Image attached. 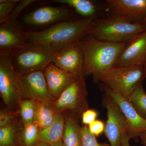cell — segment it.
I'll return each mask as SVG.
<instances>
[{
  "label": "cell",
  "instance_id": "obj_1",
  "mask_svg": "<svg viewBox=\"0 0 146 146\" xmlns=\"http://www.w3.org/2000/svg\"><path fill=\"white\" fill-rule=\"evenodd\" d=\"M96 18H82L69 20L55 24L41 31H24V39L27 44L63 48L80 41L84 37L89 35Z\"/></svg>",
  "mask_w": 146,
  "mask_h": 146
},
{
  "label": "cell",
  "instance_id": "obj_2",
  "mask_svg": "<svg viewBox=\"0 0 146 146\" xmlns=\"http://www.w3.org/2000/svg\"><path fill=\"white\" fill-rule=\"evenodd\" d=\"M84 56V76L98 75L115 66L127 43H112L102 41L90 35L80 41Z\"/></svg>",
  "mask_w": 146,
  "mask_h": 146
},
{
  "label": "cell",
  "instance_id": "obj_3",
  "mask_svg": "<svg viewBox=\"0 0 146 146\" xmlns=\"http://www.w3.org/2000/svg\"><path fill=\"white\" fill-rule=\"evenodd\" d=\"M146 31L145 24L119 15L95 19L89 35L102 41L128 43Z\"/></svg>",
  "mask_w": 146,
  "mask_h": 146
},
{
  "label": "cell",
  "instance_id": "obj_4",
  "mask_svg": "<svg viewBox=\"0 0 146 146\" xmlns=\"http://www.w3.org/2000/svg\"><path fill=\"white\" fill-rule=\"evenodd\" d=\"M93 78L95 82H101L103 86L125 98L146 78L142 65L114 66Z\"/></svg>",
  "mask_w": 146,
  "mask_h": 146
},
{
  "label": "cell",
  "instance_id": "obj_5",
  "mask_svg": "<svg viewBox=\"0 0 146 146\" xmlns=\"http://www.w3.org/2000/svg\"><path fill=\"white\" fill-rule=\"evenodd\" d=\"M62 48L27 44L12 54L13 67L19 75L44 71L48 65L52 63L56 53Z\"/></svg>",
  "mask_w": 146,
  "mask_h": 146
},
{
  "label": "cell",
  "instance_id": "obj_6",
  "mask_svg": "<svg viewBox=\"0 0 146 146\" xmlns=\"http://www.w3.org/2000/svg\"><path fill=\"white\" fill-rule=\"evenodd\" d=\"M0 94L7 109L12 112L19 109L22 93L19 75L12 63V54H0Z\"/></svg>",
  "mask_w": 146,
  "mask_h": 146
},
{
  "label": "cell",
  "instance_id": "obj_7",
  "mask_svg": "<svg viewBox=\"0 0 146 146\" xmlns=\"http://www.w3.org/2000/svg\"><path fill=\"white\" fill-rule=\"evenodd\" d=\"M87 94L85 77L78 78L55 101L53 107L57 114L68 110L79 117L88 109Z\"/></svg>",
  "mask_w": 146,
  "mask_h": 146
},
{
  "label": "cell",
  "instance_id": "obj_8",
  "mask_svg": "<svg viewBox=\"0 0 146 146\" xmlns=\"http://www.w3.org/2000/svg\"><path fill=\"white\" fill-rule=\"evenodd\" d=\"M18 75L22 100H31L37 102L53 104L55 100L48 91L44 71Z\"/></svg>",
  "mask_w": 146,
  "mask_h": 146
},
{
  "label": "cell",
  "instance_id": "obj_9",
  "mask_svg": "<svg viewBox=\"0 0 146 146\" xmlns=\"http://www.w3.org/2000/svg\"><path fill=\"white\" fill-rule=\"evenodd\" d=\"M104 104L107 110V119L104 130L106 136L110 146H121L123 135L127 133L125 118L117 104L106 93Z\"/></svg>",
  "mask_w": 146,
  "mask_h": 146
},
{
  "label": "cell",
  "instance_id": "obj_10",
  "mask_svg": "<svg viewBox=\"0 0 146 146\" xmlns=\"http://www.w3.org/2000/svg\"><path fill=\"white\" fill-rule=\"evenodd\" d=\"M52 63L77 78L84 76V60L80 41L72 43L56 53Z\"/></svg>",
  "mask_w": 146,
  "mask_h": 146
},
{
  "label": "cell",
  "instance_id": "obj_11",
  "mask_svg": "<svg viewBox=\"0 0 146 146\" xmlns=\"http://www.w3.org/2000/svg\"><path fill=\"white\" fill-rule=\"evenodd\" d=\"M105 92L117 104L125 118L129 138H138L141 132L146 131V120L139 115L127 99L102 85Z\"/></svg>",
  "mask_w": 146,
  "mask_h": 146
},
{
  "label": "cell",
  "instance_id": "obj_12",
  "mask_svg": "<svg viewBox=\"0 0 146 146\" xmlns=\"http://www.w3.org/2000/svg\"><path fill=\"white\" fill-rule=\"evenodd\" d=\"M74 20L72 11L64 6H46L35 9L24 18L25 23L31 25L44 26Z\"/></svg>",
  "mask_w": 146,
  "mask_h": 146
},
{
  "label": "cell",
  "instance_id": "obj_13",
  "mask_svg": "<svg viewBox=\"0 0 146 146\" xmlns=\"http://www.w3.org/2000/svg\"><path fill=\"white\" fill-rule=\"evenodd\" d=\"M24 33L16 21L0 24V54H12L25 46Z\"/></svg>",
  "mask_w": 146,
  "mask_h": 146
},
{
  "label": "cell",
  "instance_id": "obj_14",
  "mask_svg": "<svg viewBox=\"0 0 146 146\" xmlns=\"http://www.w3.org/2000/svg\"><path fill=\"white\" fill-rule=\"evenodd\" d=\"M106 7L110 15H119L144 24L146 18V0H106Z\"/></svg>",
  "mask_w": 146,
  "mask_h": 146
},
{
  "label": "cell",
  "instance_id": "obj_15",
  "mask_svg": "<svg viewBox=\"0 0 146 146\" xmlns=\"http://www.w3.org/2000/svg\"><path fill=\"white\" fill-rule=\"evenodd\" d=\"M146 64V31L128 43L115 66L142 65Z\"/></svg>",
  "mask_w": 146,
  "mask_h": 146
},
{
  "label": "cell",
  "instance_id": "obj_16",
  "mask_svg": "<svg viewBox=\"0 0 146 146\" xmlns=\"http://www.w3.org/2000/svg\"><path fill=\"white\" fill-rule=\"evenodd\" d=\"M44 72L48 91L55 100L78 78L63 70L53 63L47 66Z\"/></svg>",
  "mask_w": 146,
  "mask_h": 146
},
{
  "label": "cell",
  "instance_id": "obj_17",
  "mask_svg": "<svg viewBox=\"0 0 146 146\" xmlns=\"http://www.w3.org/2000/svg\"><path fill=\"white\" fill-rule=\"evenodd\" d=\"M65 117L62 113L56 114L54 121L49 127L39 130L38 142L50 146L62 141L65 129Z\"/></svg>",
  "mask_w": 146,
  "mask_h": 146
},
{
  "label": "cell",
  "instance_id": "obj_18",
  "mask_svg": "<svg viewBox=\"0 0 146 146\" xmlns=\"http://www.w3.org/2000/svg\"><path fill=\"white\" fill-rule=\"evenodd\" d=\"M78 117L71 113L65 117V129L62 141L64 146H82L81 128Z\"/></svg>",
  "mask_w": 146,
  "mask_h": 146
},
{
  "label": "cell",
  "instance_id": "obj_19",
  "mask_svg": "<svg viewBox=\"0 0 146 146\" xmlns=\"http://www.w3.org/2000/svg\"><path fill=\"white\" fill-rule=\"evenodd\" d=\"M56 114L52 104L37 102L34 123L40 130L44 129L52 124Z\"/></svg>",
  "mask_w": 146,
  "mask_h": 146
},
{
  "label": "cell",
  "instance_id": "obj_20",
  "mask_svg": "<svg viewBox=\"0 0 146 146\" xmlns=\"http://www.w3.org/2000/svg\"><path fill=\"white\" fill-rule=\"evenodd\" d=\"M52 3L67 5L72 7L83 18H96L97 8L90 0H53Z\"/></svg>",
  "mask_w": 146,
  "mask_h": 146
},
{
  "label": "cell",
  "instance_id": "obj_21",
  "mask_svg": "<svg viewBox=\"0 0 146 146\" xmlns=\"http://www.w3.org/2000/svg\"><path fill=\"white\" fill-rule=\"evenodd\" d=\"M127 99L139 115L146 120V93L144 90L143 82L136 86Z\"/></svg>",
  "mask_w": 146,
  "mask_h": 146
},
{
  "label": "cell",
  "instance_id": "obj_22",
  "mask_svg": "<svg viewBox=\"0 0 146 146\" xmlns=\"http://www.w3.org/2000/svg\"><path fill=\"white\" fill-rule=\"evenodd\" d=\"M20 132L16 121L9 125L0 128V146H17Z\"/></svg>",
  "mask_w": 146,
  "mask_h": 146
},
{
  "label": "cell",
  "instance_id": "obj_23",
  "mask_svg": "<svg viewBox=\"0 0 146 146\" xmlns=\"http://www.w3.org/2000/svg\"><path fill=\"white\" fill-rule=\"evenodd\" d=\"M31 100H21L19 102V110L24 127L34 123L36 104Z\"/></svg>",
  "mask_w": 146,
  "mask_h": 146
},
{
  "label": "cell",
  "instance_id": "obj_24",
  "mask_svg": "<svg viewBox=\"0 0 146 146\" xmlns=\"http://www.w3.org/2000/svg\"><path fill=\"white\" fill-rule=\"evenodd\" d=\"M39 127L34 123L24 127L21 134L22 143L24 146H35L38 142Z\"/></svg>",
  "mask_w": 146,
  "mask_h": 146
},
{
  "label": "cell",
  "instance_id": "obj_25",
  "mask_svg": "<svg viewBox=\"0 0 146 146\" xmlns=\"http://www.w3.org/2000/svg\"><path fill=\"white\" fill-rule=\"evenodd\" d=\"M20 0L0 1V24L9 20L11 12Z\"/></svg>",
  "mask_w": 146,
  "mask_h": 146
},
{
  "label": "cell",
  "instance_id": "obj_26",
  "mask_svg": "<svg viewBox=\"0 0 146 146\" xmlns=\"http://www.w3.org/2000/svg\"><path fill=\"white\" fill-rule=\"evenodd\" d=\"M81 135L82 146H110L105 143H99L96 136L90 132L87 126L82 127Z\"/></svg>",
  "mask_w": 146,
  "mask_h": 146
},
{
  "label": "cell",
  "instance_id": "obj_27",
  "mask_svg": "<svg viewBox=\"0 0 146 146\" xmlns=\"http://www.w3.org/2000/svg\"><path fill=\"white\" fill-rule=\"evenodd\" d=\"M37 1L35 0H20L11 12L9 20L16 21L17 18L21 12L32 4Z\"/></svg>",
  "mask_w": 146,
  "mask_h": 146
},
{
  "label": "cell",
  "instance_id": "obj_28",
  "mask_svg": "<svg viewBox=\"0 0 146 146\" xmlns=\"http://www.w3.org/2000/svg\"><path fill=\"white\" fill-rule=\"evenodd\" d=\"M8 109L1 110L0 113V128L4 127L15 122V115Z\"/></svg>",
  "mask_w": 146,
  "mask_h": 146
},
{
  "label": "cell",
  "instance_id": "obj_29",
  "mask_svg": "<svg viewBox=\"0 0 146 146\" xmlns=\"http://www.w3.org/2000/svg\"><path fill=\"white\" fill-rule=\"evenodd\" d=\"M104 123L100 120H96L89 125L88 128L89 131L95 136H98L104 131Z\"/></svg>",
  "mask_w": 146,
  "mask_h": 146
},
{
  "label": "cell",
  "instance_id": "obj_30",
  "mask_svg": "<svg viewBox=\"0 0 146 146\" xmlns=\"http://www.w3.org/2000/svg\"><path fill=\"white\" fill-rule=\"evenodd\" d=\"M98 113L94 110L87 109L82 115V121L84 125H89L91 123L96 120Z\"/></svg>",
  "mask_w": 146,
  "mask_h": 146
},
{
  "label": "cell",
  "instance_id": "obj_31",
  "mask_svg": "<svg viewBox=\"0 0 146 146\" xmlns=\"http://www.w3.org/2000/svg\"><path fill=\"white\" fill-rule=\"evenodd\" d=\"M129 139L130 138L128 136L127 133L124 134L122 138L121 146H130L129 142Z\"/></svg>",
  "mask_w": 146,
  "mask_h": 146
},
{
  "label": "cell",
  "instance_id": "obj_32",
  "mask_svg": "<svg viewBox=\"0 0 146 146\" xmlns=\"http://www.w3.org/2000/svg\"><path fill=\"white\" fill-rule=\"evenodd\" d=\"M138 138L141 139L142 144L145 146H146V131L141 132L138 135Z\"/></svg>",
  "mask_w": 146,
  "mask_h": 146
},
{
  "label": "cell",
  "instance_id": "obj_33",
  "mask_svg": "<svg viewBox=\"0 0 146 146\" xmlns=\"http://www.w3.org/2000/svg\"><path fill=\"white\" fill-rule=\"evenodd\" d=\"M35 146H51L48 144L43 143V142H38Z\"/></svg>",
  "mask_w": 146,
  "mask_h": 146
},
{
  "label": "cell",
  "instance_id": "obj_34",
  "mask_svg": "<svg viewBox=\"0 0 146 146\" xmlns=\"http://www.w3.org/2000/svg\"><path fill=\"white\" fill-rule=\"evenodd\" d=\"M51 146H64V145H63V141H62L56 143L54 144Z\"/></svg>",
  "mask_w": 146,
  "mask_h": 146
},
{
  "label": "cell",
  "instance_id": "obj_35",
  "mask_svg": "<svg viewBox=\"0 0 146 146\" xmlns=\"http://www.w3.org/2000/svg\"><path fill=\"white\" fill-rule=\"evenodd\" d=\"M144 70H145V77L146 78V64H145L143 66Z\"/></svg>",
  "mask_w": 146,
  "mask_h": 146
},
{
  "label": "cell",
  "instance_id": "obj_36",
  "mask_svg": "<svg viewBox=\"0 0 146 146\" xmlns=\"http://www.w3.org/2000/svg\"><path fill=\"white\" fill-rule=\"evenodd\" d=\"M144 24L146 26V18L145 19V22H144Z\"/></svg>",
  "mask_w": 146,
  "mask_h": 146
}]
</instances>
